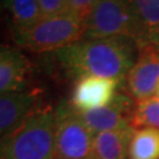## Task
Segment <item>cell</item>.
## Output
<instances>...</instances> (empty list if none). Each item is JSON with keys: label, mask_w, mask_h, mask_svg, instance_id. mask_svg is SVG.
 Masks as SVG:
<instances>
[{"label": "cell", "mask_w": 159, "mask_h": 159, "mask_svg": "<svg viewBox=\"0 0 159 159\" xmlns=\"http://www.w3.org/2000/svg\"><path fill=\"white\" fill-rule=\"evenodd\" d=\"M4 6H5V0H0V12H1Z\"/></svg>", "instance_id": "cell-19"}, {"label": "cell", "mask_w": 159, "mask_h": 159, "mask_svg": "<svg viewBox=\"0 0 159 159\" xmlns=\"http://www.w3.org/2000/svg\"><path fill=\"white\" fill-rule=\"evenodd\" d=\"M134 127L94 134V159H129V145Z\"/></svg>", "instance_id": "cell-11"}, {"label": "cell", "mask_w": 159, "mask_h": 159, "mask_svg": "<svg viewBox=\"0 0 159 159\" xmlns=\"http://www.w3.org/2000/svg\"><path fill=\"white\" fill-rule=\"evenodd\" d=\"M85 21L70 12L41 17L27 30L13 33L17 45L30 52L54 53L83 39Z\"/></svg>", "instance_id": "cell-3"}, {"label": "cell", "mask_w": 159, "mask_h": 159, "mask_svg": "<svg viewBox=\"0 0 159 159\" xmlns=\"http://www.w3.org/2000/svg\"><path fill=\"white\" fill-rule=\"evenodd\" d=\"M152 45H154L157 48H159V33H158V35L156 37V39H154V41L152 43Z\"/></svg>", "instance_id": "cell-18"}, {"label": "cell", "mask_w": 159, "mask_h": 159, "mask_svg": "<svg viewBox=\"0 0 159 159\" xmlns=\"http://www.w3.org/2000/svg\"><path fill=\"white\" fill-rule=\"evenodd\" d=\"M31 64L21 51L0 47V94L24 91Z\"/></svg>", "instance_id": "cell-10"}, {"label": "cell", "mask_w": 159, "mask_h": 159, "mask_svg": "<svg viewBox=\"0 0 159 159\" xmlns=\"http://www.w3.org/2000/svg\"><path fill=\"white\" fill-rule=\"evenodd\" d=\"M154 97H157L159 99V86H158V89H157V91H156V94H154Z\"/></svg>", "instance_id": "cell-20"}, {"label": "cell", "mask_w": 159, "mask_h": 159, "mask_svg": "<svg viewBox=\"0 0 159 159\" xmlns=\"http://www.w3.org/2000/svg\"><path fill=\"white\" fill-rule=\"evenodd\" d=\"M120 85L112 79L86 77L75 81L70 104L77 111H92L113 100Z\"/></svg>", "instance_id": "cell-8"}, {"label": "cell", "mask_w": 159, "mask_h": 159, "mask_svg": "<svg viewBox=\"0 0 159 159\" xmlns=\"http://www.w3.org/2000/svg\"><path fill=\"white\" fill-rule=\"evenodd\" d=\"M41 17L59 16L67 12L68 0H38Z\"/></svg>", "instance_id": "cell-16"}, {"label": "cell", "mask_w": 159, "mask_h": 159, "mask_svg": "<svg viewBox=\"0 0 159 159\" xmlns=\"http://www.w3.org/2000/svg\"><path fill=\"white\" fill-rule=\"evenodd\" d=\"M10 12L13 33L27 30L41 18L38 0H5Z\"/></svg>", "instance_id": "cell-14"}, {"label": "cell", "mask_w": 159, "mask_h": 159, "mask_svg": "<svg viewBox=\"0 0 159 159\" xmlns=\"http://www.w3.org/2000/svg\"><path fill=\"white\" fill-rule=\"evenodd\" d=\"M126 38L137 43L139 25L131 0H97L85 20L83 39Z\"/></svg>", "instance_id": "cell-4"}, {"label": "cell", "mask_w": 159, "mask_h": 159, "mask_svg": "<svg viewBox=\"0 0 159 159\" xmlns=\"http://www.w3.org/2000/svg\"><path fill=\"white\" fill-rule=\"evenodd\" d=\"M37 98L32 92L0 94V139L11 134L33 113Z\"/></svg>", "instance_id": "cell-9"}, {"label": "cell", "mask_w": 159, "mask_h": 159, "mask_svg": "<svg viewBox=\"0 0 159 159\" xmlns=\"http://www.w3.org/2000/svg\"><path fill=\"white\" fill-rule=\"evenodd\" d=\"M139 25L137 48L152 44L159 33V0H131Z\"/></svg>", "instance_id": "cell-12"}, {"label": "cell", "mask_w": 159, "mask_h": 159, "mask_svg": "<svg viewBox=\"0 0 159 159\" xmlns=\"http://www.w3.org/2000/svg\"><path fill=\"white\" fill-rule=\"evenodd\" d=\"M136 100L127 92H117L113 100L104 107L92 111H75L93 134L105 131L123 130L130 127Z\"/></svg>", "instance_id": "cell-7"}, {"label": "cell", "mask_w": 159, "mask_h": 159, "mask_svg": "<svg viewBox=\"0 0 159 159\" xmlns=\"http://www.w3.org/2000/svg\"><path fill=\"white\" fill-rule=\"evenodd\" d=\"M97 0H68L67 12L79 17L85 21Z\"/></svg>", "instance_id": "cell-17"}, {"label": "cell", "mask_w": 159, "mask_h": 159, "mask_svg": "<svg viewBox=\"0 0 159 159\" xmlns=\"http://www.w3.org/2000/svg\"><path fill=\"white\" fill-rule=\"evenodd\" d=\"M131 125L138 127H152L159 130V99L157 97L136 102Z\"/></svg>", "instance_id": "cell-15"}, {"label": "cell", "mask_w": 159, "mask_h": 159, "mask_svg": "<svg viewBox=\"0 0 159 159\" xmlns=\"http://www.w3.org/2000/svg\"><path fill=\"white\" fill-rule=\"evenodd\" d=\"M129 159H159V130L134 129L129 145Z\"/></svg>", "instance_id": "cell-13"}, {"label": "cell", "mask_w": 159, "mask_h": 159, "mask_svg": "<svg viewBox=\"0 0 159 159\" xmlns=\"http://www.w3.org/2000/svg\"><path fill=\"white\" fill-rule=\"evenodd\" d=\"M54 110H37L0 139V159H56Z\"/></svg>", "instance_id": "cell-2"}, {"label": "cell", "mask_w": 159, "mask_h": 159, "mask_svg": "<svg viewBox=\"0 0 159 159\" xmlns=\"http://www.w3.org/2000/svg\"><path fill=\"white\" fill-rule=\"evenodd\" d=\"M56 159H94V134L67 100L54 108Z\"/></svg>", "instance_id": "cell-5"}, {"label": "cell", "mask_w": 159, "mask_h": 159, "mask_svg": "<svg viewBox=\"0 0 159 159\" xmlns=\"http://www.w3.org/2000/svg\"><path fill=\"white\" fill-rule=\"evenodd\" d=\"M136 43L126 38L80 39L53 54L64 73L74 81L99 77L123 86L136 61Z\"/></svg>", "instance_id": "cell-1"}, {"label": "cell", "mask_w": 159, "mask_h": 159, "mask_svg": "<svg viewBox=\"0 0 159 159\" xmlns=\"http://www.w3.org/2000/svg\"><path fill=\"white\" fill-rule=\"evenodd\" d=\"M138 58L125 80L126 92L136 102L154 97L159 86V48L152 44L137 48Z\"/></svg>", "instance_id": "cell-6"}]
</instances>
